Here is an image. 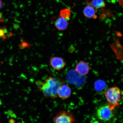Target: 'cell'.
<instances>
[{
	"label": "cell",
	"mask_w": 123,
	"mask_h": 123,
	"mask_svg": "<svg viewBox=\"0 0 123 123\" xmlns=\"http://www.w3.org/2000/svg\"><path fill=\"white\" fill-rule=\"evenodd\" d=\"M64 83L59 78L50 76L43 81H37L36 85L38 90L45 97L55 99L58 97V89Z\"/></svg>",
	"instance_id": "cell-1"
},
{
	"label": "cell",
	"mask_w": 123,
	"mask_h": 123,
	"mask_svg": "<svg viewBox=\"0 0 123 123\" xmlns=\"http://www.w3.org/2000/svg\"><path fill=\"white\" fill-rule=\"evenodd\" d=\"M105 96L111 110H113L119 105L121 92L119 87L114 86L108 89L105 92Z\"/></svg>",
	"instance_id": "cell-2"
},
{
	"label": "cell",
	"mask_w": 123,
	"mask_h": 123,
	"mask_svg": "<svg viewBox=\"0 0 123 123\" xmlns=\"http://www.w3.org/2000/svg\"><path fill=\"white\" fill-rule=\"evenodd\" d=\"M113 111L110 110L108 105L101 106L97 111V116L101 121L104 122L110 121L113 119L114 117Z\"/></svg>",
	"instance_id": "cell-3"
},
{
	"label": "cell",
	"mask_w": 123,
	"mask_h": 123,
	"mask_svg": "<svg viewBox=\"0 0 123 123\" xmlns=\"http://www.w3.org/2000/svg\"><path fill=\"white\" fill-rule=\"evenodd\" d=\"M53 122L55 123H73L76 121L73 114L66 111H62L54 117Z\"/></svg>",
	"instance_id": "cell-4"
},
{
	"label": "cell",
	"mask_w": 123,
	"mask_h": 123,
	"mask_svg": "<svg viewBox=\"0 0 123 123\" xmlns=\"http://www.w3.org/2000/svg\"><path fill=\"white\" fill-rule=\"evenodd\" d=\"M50 65L54 70H59L64 68L66 65V62L63 58L53 56L50 58Z\"/></svg>",
	"instance_id": "cell-5"
},
{
	"label": "cell",
	"mask_w": 123,
	"mask_h": 123,
	"mask_svg": "<svg viewBox=\"0 0 123 123\" xmlns=\"http://www.w3.org/2000/svg\"><path fill=\"white\" fill-rule=\"evenodd\" d=\"M90 70V67L88 63L83 61H80L78 63L75 69V71L81 76L87 75Z\"/></svg>",
	"instance_id": "cell-6"
},
{
	"label": "cell",
	"mask_w": 123,
	"mask_h": 123,
	"mask_svg": "<svg viewBox=\"0 0 123 123\" xmlns=\"http://www.w3.org/2000/svg\"><path fill=\"white\" fill-rule=\"evenodd\" d=\"M71 92V89L70 87L67 85L63 84L61 85L58 89V97L62 99H67L70 97Z\"/></svg>",
	"instance_id": "cell-7"
},
{
	"label": "cell",
	"mask_w": 123,
	"mask_h": 123,
	"mask_svg": "<svg viewBox=\"0 0 123 123\" xmlns=\"http://www.w3.org/2000/svg\"><path fill=\"white\" fill-rule=\"evenodd\" d=\"M54 24L55 27L59 31L66 30L68 25V21L61 17H59L56 19Z\"/></svg>",
	"instance_id": "cell-8"
},
{
	"label": "cell",
	"mask_w": 123,
	"mask_h": 123,
	"mask_svg": "<svg viewBox=\"0 0 123 123\" xmlns=\"http://www.w3.org/2000/svg\"><path fill=\"white\" fill-rule=\"evenodd\" d=\"M83 13L85 16L88 18H94L96 17V12L94 8L88 5L84 8Z\"/></svg>",
	"instance_id": "cell-9"
},
{
	"label": "cell",
	"mask_w": 123,
	"mask_h": 123,
	"mask_svg": "<svg viewBox=\"0 0 123 123\" xmlns=\"http://www.w3.org/2000/svg\"><path fill=\"white\" fill-rule=\"evenodd\" d=\"M88 5L91 6L96 9L103 8L106 5L104 0H92L91 1H86Z\"/></svg>",
	"instance_id": "cell-10"
},
{
	"label": "cell",
	"mask_w": 123,
	"mask_h": 123,
	"mask_svg": "<svg viewBox=\"0 0 123 123\" xmlns=\"http://www.w3.org/2000/svg\"><path fill=\"white\" fill-rule=\"evenodd\" d=\"M94 87L95 90L98 92H101L106 87L105 81L101 80H97L94 83Z\"/></svg>",
	"instance_id": "cell-11"
},
{
	"label": "cell",
	"mask_w": 123,
	"mask_h": 123,
	"mask_svg": "<svg viewBox=\"0 0 123 123\" xmlns=\"http://www.w3.org/2000/svg\"><path fill=\"white\" fill-rule=\"evenodd\" d=\"M71 12L70 9L65 8L62 10L60 12V15L62 18L65 19H68L70 16Z\"/></svg>",
	"instance_id": "cell-12"
},
{
	"label": "cell",
	"mask_w": 123,
	"mask_h": 123,
	"mask_svg": "<svg viewBox=\"0 0 123 123\" xmlns=\"http://www.w3.org/2000/svg\"><path fill=\"white\" fill-rule=\"evenodd\" d=\"M32 45L29 43L23 40L20 45V48L21 49H24L25 48H30L31 47Z\"/></svg>",
	"instance_id": "cell-13"
},
{
	"label": "cell",
	"mask_w": 123,
	"mask_h": 123,
	"mask_svg": "<svg viewBox=\"0 0 123 123\" xmlns=\"http://www.w3.org/2000/svg\"><path fill=\"white\" fill-rule=\"evenodd\" d=\"M0 37L4 40L6 39L7 37V36L6 34L5 31L3 29H0Z\"/></svg>",
	"instance_id": "cell-14"
},
{
	"label": "cell",
	"mask_w": 123,
	"mask_h": 123,
	"mask_svg": "<svg viewBox=\"0 0 123 123\" xmlns=\"http://www.w3.org/2000/svg\"><path fill=\"white\" fill-rule=\"evenodd\" d=\"M9 122L10 123H15V121L14 119H11L9 120Z\"/></svg>",
	"instance_id": "cell-15"
},
{
	"label": "cell",
	"mask_w": 123,
	"mask_h": 123,
	"mask_svg": "<svg viewBox=\"0 0 123 123\" xmlns=\"http://www.w3.org/2000/svg\"><path fill=\"white\" fill-rule=\"evenodd\" d=\"M3 4V2L2 0H0V10L2 7Z\"/></svg>",
	"instance_id": "cell-16"
},
{
	"label": "cell",
	"mask_w": 123,
	"mask_h": 123,
	"mask_svg": "<svg viewBox=\"0 0 123 123\" xmlns=\"http://www.w3.org/2000/svg\"><path fill=\"white\" fill-rule=\"evenodd\" d=\"M119 4L121 6H122L123 5V0H119Z\"/></svg>",
	"instance_id": "cell-17"
},
{
	"label": "cell",
	"mask_w": 123,
	"mask_h": 123,
	"mask_svg": "<svg viewBox=\"0 0 123 123\" xmlns=\"http://www.w3.org/2000/svg\"><path fill=\"white\" fill-rule=\"evenodd\" d=\"M1 104H2V103H1V100H0V105H1Z\"/></svg>",
	"instance_id": "cell-18"
}]
</instances>
